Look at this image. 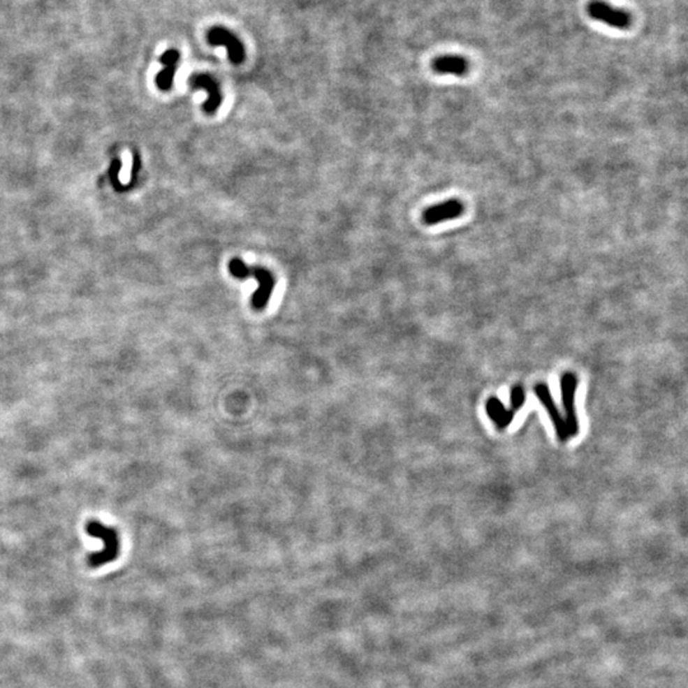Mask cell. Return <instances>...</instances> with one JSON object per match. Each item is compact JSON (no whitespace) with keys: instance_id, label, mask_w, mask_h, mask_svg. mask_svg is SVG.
<instances>
[{"instance_id":"cell-1","label":"cell","mask_w":688,"mask_h":688,"mask_svg":"<svg viewBox=\"0 0 688 688\" xmlns=\"http://www.w3.org/2000/svg\"><path fill=\"white\" fill-rule=\"evenodd\" d=\"M228 272L232 277L245 279L247 277H254L258 282V290L251 298V305L255 310H263L268 305L269 298H272V293L275 290V275L269 272L268 269L263 267H247V264L240 258H232L228 263Z\"/></svg>"},{"instance_id":"cell-2","label":"cell","mask_w":688,"mask_h":688,"mask_svg":"<svg viewBox=\"0 0 688 688\" xmlns=\"http://www.w3.org/2000/svg\"><path fill=\"white\" fill-rule=\"evenodd\" d=\"M86 532L89 536L98 538L103 542V550L91 553L88 556V566L91 569H97L115 561L120 552V541L115 529L109 528L102 522L91 520L86 525Z\"/></svg>"},{"instance_id":"cell-3","label":"cell","mask_w":688,"mask_h":688,"mask_svg":"<svg viewBox=\"0 0 688 688\" xmlns=\"http://www.w3.org/2000/svg\"><path fill=\"white\" fill-rule=\"evenodd\" d=\"M587 13L593 20L606 23L613 29H627L632 23V17L629 12L612 7L603 0H592L587 4Z\"/></svg>"},{"instance_id":"cell-4","label":"cell","mask_w":688,"mask_h":688,"mask_svg":"<svg viewBox=\"0 0 688 688\" xmlns=\"http://www.w3.org/2000/svg\"><path fill=\"white\" fill-rule=\"evenodd\" d=\"M207 40L210 45L214 46H225L228 59L232 64H241L245 60V47L240 41L237 36L225 29V27H213L207 34Z\"/></svg>"},{"instance_id":"cell-5","label":"cell","mask_w":688,"mask_h":688,"mask_svg":"<svg viewBox=\"0 0 688 688\" xmlns=\"http://www.w3.org/2000/svg\"><path fill=\"white\" fill-rule=\"evenodd\" d=\"M576 388H578V379H576V376L573 374H571V372L565 374L564 377H562V381H561V391H562V403H564V408H565L566 413L565 422L566 425H567V430H569L570 437L579 434V420H578L576 408H575V391H576Z\"/></svg>"},{"instance_id":"cell-6","label":"cell","mask_w":688,"mask_h":688,"mask_svg":"<svg viewBox=\"0 0 688 688\" xmlns=\"http://www.w3.org/2000/svg\"><path fill=\"white\" fill-rule=\"evenodd\" d=\"M189 85L196 89V88L204 89L208 94L207 101L203 103V110L207 114H214L219 109V106L222 105L224 97H222L221 86H219L216 78H213L212 75L205 74V73L193 74L189 80Z\"/></svg>"},{"instance_id":"cell-7","label":"cell","mask_w":688,"mask_h":688,"mask_svg":"<svg viewBox=\"0 0 688 688\" xmlns=\"http://www.w3.org/2000/svg\"><path fill=\"white\" fill-rule=\"evenodd\" d=\"M464 207L457 199H450L448 202L428 207L423 212V222L426 225H439L450 219H455L463 214Z\"/></svg>"},{"instance_id":"cell-8","label":"cell","mask_w":688,"mask_h":688,"mask_svg":"<svg viewBox=\"0 0 688 688\" xmlns=\"http://www.w3.org/2000/svg\"><path fill=\"white\" fill-rule=\"evenodd\" d=\"M534 393H536V395L539 398V400L542 402L544 408L550 413V420L553 422L555 428L557 431L558 439L561 441H567L570 439L567 425H566L565 420L561 417V414L558 412L557 407H556V403L552 399L548 386L544 384L536 385L534 386Z\"/></svg>"},{"instance_id":"cell-9","label":"cell","mask_w":688,"mask_h":688,"mask_svg":"<svg viewBox=\"0 0 688 688\" xmlns=\"http://www.w3.org/2000/svg\"><path fill=\"white\" fill-rule=\"evenodd\" d=\"M160 60L165 68L156 75V85L161 91H168L174 83L175 72L180 61V52L175 49H170L162 54Z\"/></svg>"},{"instance_id":"cell-10","label":"cell","mask_w":688,"mask_h":688,"mask_svg":"<svg viewBox=\"0 0 688 688\" xmlns=\"http://www.w3.org/2000/svg\"><path fill=\"white\" fill-rule=\"evenodd\" d=\"M432 68L439 74H451L462 77L469 72V63L467 59L459 55H445L435 59Z\"/></svg>"},{"instance_id":"cell-11","label":"cell","mask_w":688,"mask_h":688,"mask_svg":"<svg viewBox=\"0 0 688 688\" xmlns=\"http://www.w3.org/2000/svg\"><path fill=\"white\" fill-rule=\"evenodd\" d=\"M487 412L490 414V417L492 418L493 422L500 428L506 427L507 425L513 420L515 414L511 411H506L505 407L501 404L499 399H490L488 400Z\"/></svg>"},{"instance_id":"cell-12","label":"cell","mask_w":688,"mask_h":688,"mask_svg":"<svg viewBox=\"0 0 688 688\" xmlns=\"http://www.w3.org/2000/svg\"><path fill=\"white\" fill-rule=\"evenodd\" d=\"M525 394L520 386H516L511 393V412H516L524 404Z\"/></svg>"}]
</instances>
